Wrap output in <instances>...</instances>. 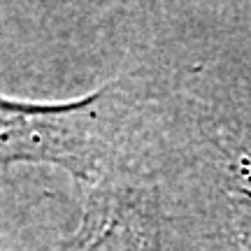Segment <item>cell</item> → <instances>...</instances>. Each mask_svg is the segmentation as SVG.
I'll list each match as a JSON object with an SVG mask.
<instances>
[{
    "mask_svg": "<svg viewBox=\"0 0 251 251\" xmlns=\"http://www.w3.org/2000/svg\"><path fill=\"white\" fill-rule=\"evenodd\" d=\"M105 96L68 105H33L0 98V168L56 163L86 175L102 149Z\"/></svg>",
    "mask_w": 251,
    "mask_h": 251,
    "instance_id": "obj_1",
    "label": "cell"
}]
</instances>
